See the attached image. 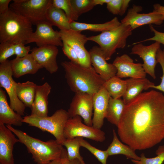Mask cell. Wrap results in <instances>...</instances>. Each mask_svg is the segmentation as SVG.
I'll list each match as a JSON object with an SVG mask.
<instances>
[{"instance_id": "cell-1", "label": "cell", "mask_w": 164, "mask_h": 164, "mask_svg": "<svg viewBox=\"0 0 164 164\" xmlns=\"http://www.w3.org/2000/svg\"><path fill=\"white\" fill-rule=\"evenodd\" d=\"M121 141L136 150L151 148L164 139V95L151 90L126 104L117 126Z\"/></svg>"}, {"instance_id": "cell-2", "label": "cell", "mask_w": 164, "mask_h": 164, "mask_svg": "<svg viewBox=\"0 0 164 164\" xmlns=\"http://www.w3.org/2000/svg\"><path fill=\"white\" fill-rule=\"evenodd\" d=\"M61 65L71 90L75 93H85L94 95L104 86L106 81L92 66L87 67L71 61H64Z\"/></svg>"}, {"instance_id": "cell-3", "label": "cell", "mask_w": 164, "mask_h": 164, "mask_svg": "<svg viewBox=\"0 0 164 164\" xmlns=\"http://www.w3.org/2000/svg\"><path fill=\"white\" fill-rule=\"evenodd\" d=\"M26 147L37 164H49L52 161L61 159L65 149L56 139L46 142L32 137L12 125H6Z\"/></svg>"}, {"instance_id": "cell-4", "label": "cell", "mask_w": 164, "mask_h": 164, "mask_svg": "<svg viewBox=\"0 0 164 164\" xmlns=\"http://www.w3.org/2000/svg\"><path fill=\"white\" fill-rule=\"evenodd\" d=\"M32 23L28 19L9 9L0 14V42L26 45L33 32Z\"/></svg>"}, {"instance_id": "cell-5", "label": "cell", "mask_w": 164, "mask_h": 164, "mask_svg": "<svg viewBox=\"0 0 164 164\" xmlns=\"http://www.w3.org/2000/svg\"><path fill=\"white\" fill-rule=\"evenodd\" d=\"M131 27L124 23L115 29L101 32L94 36L87 37L88 41L97 43L102 50L106 60H110L118 49H123L127 38L132 34Z\"/></svg>"}, {"instance_id": "cell-6", "label": "cell", "mask_w": 164, "mask_h": 164, "mask_svg": "<svg viewBox=\"0 0 164 164\" xmlns=\"http://www.w3.org/2000/svg\"><path fill=\"white\" fill-rule=\"evenodd\" d=\"M69 118L67 111L60 109L50 116L39 117L31 114L25 116L23 118V122L51 133L62 145L65 139L63 135L64 128Z\"/></svg>"}, {"instance_id": "cell-7", "label": "cell", "mask_w": 164, "mask_h": 164, "mask_svg": "<svg viewBox=\"0 0 164 164\" xmlns=\"http://www.w3.org/2000/svg\"><path fill=\"white\" fill-rule=\"evenodd\" d=\"M9 8L29 20L32 25L47 21V10L52 0H13Z\"/></svg>"}, {"instance_id": "cell-8", "label": "cell", "mask_w": 164, "mask_h": 164, "mask_svg": "<svg viewBox=\"0 0 164 164\" xmlns=\"http://www.w3.org/2000/svg\"><path fill=\"white\" fill-rule=\"evenodd\" d=\"M63 135L65 139L80 137L100 142L105 139V134L103 131L83 123L82 118L79 116L68 119L64 128Z\"/></svg>"}, {"instance_id": "cell-9", "label": "cell", "mask_w": 164, "mask_h": 164, "mask_svg": "<svg viewBox=\"0 0 164 164\" xmlns=\"http://www.w3.org/2000/svg\"><path fill=\"white\" fill-rule=\"evenodd\" d=\"M10 60H8L0 64V86L6 91L10 99V106L21 116L24 115L26 106L19 99L16 90V82L13 79Z\"/></svg>"}, {"instance_id": "cell-10", "label": "cell", "mask_w": 164, "mask_h": 164, "mask_svg": "<svg viewBox=\"0 0 164 164\" xmlns=\"http://www.w3.org/2000/svg\"><path fill=\"white\" fill-rule=\"evenodd\" d=\"M59 32L63 42L67 43L76 52L80 64L87 67L92 66L90 53L85 46L88 41L87 37L81 33V31L71 29L68 30H60Z\"/></svg>"}, {"instance_id": "cell-11", "label": "cell", "mask_w": 164, "mask_h": 164, "mask_svg": "<svg viewBox=\"0 0 164 164\" xmlns=\"http://www.w3.org/2000/svg\"><path fill=\"white\" fill-rule=\"evenodd\" d=\"M142 10L141 6L133 5L128 9L121 22L130 26L133 30L147 24L160 25L164 21V16L162 14L153 11L149 13H140Z\"/></svg>"}, {"instance_id": "cell-12", "label": "cell", "mask_w": 164, "mask_h": 164, "mask_svg": "<svg viewBox=\"0 0 164 164\" xmlns=\"http://www.w3.org/2000/svg\"><path fill=\"white\" fill-rule=\"evenodd\" d=\"M93 95L85 93H75L67 111L69 117L79 116L85 124L92 126Z\"/></svg>"}, {"instance_id": "cell-13", "label": "cell", "mask_w": 164, "mask_h": 164, "mask_svg": "<svg viewBox=\"0 0 164 164\" xmlns=\"http://www.w3.org/2000/svg\"><path fill=\"white\" fill-rule=\"evenodd\" d=\"M36 26V30L32 33L26 44L35 43L38 47L45 45L63 46L60 32L54 30L48 22L43 21Z\"/></svg>"}, {"instance_id": "cell-14", "label": "cell", "mask_w": 164, "mask_h": 164, "mask_svg": "<svg viewBox=\"0 0 164 164\" xmlns=\"http://www.w3.org/2000/svg\"><path fill=\"white\" fill-rule=\"evenodd\" d=\"M133 45L130 53L138 55L142 59L143 62L142 66L145 72L155 79V68L158 63L156 54L160 48V44L155 42L148 46L144 45L142 43H134Z\"/></svg>"}, {"instance_id": "cell-15", "label": "cell", "mask_w": 164, "mask_h": 164, "mask_svg": "<svg viewBox=\"0 0 164 164\" xmlns=\"http://www.w3.org/2000/svg\"><path fill=\"white\" fill-rule=\"evenodd\" d=\"M112 64L117 70L116 75L121 78H146V73L142 64L135 63L133 60L127 54L117 56Z\"/></svg>"}, {"instance_id": "cell-16", "label": "cell", "mask_w": 164, "mask_h": 164, "mask_svg": "<svg viewBox=\"0 0 164 164\" xmlns=\"http://www.w3.org/2000/svg\"><path fill=\"white\" fill-rule=\"evenodd\" d=\"M31 52L36 61L50 73H53L58 70L56 58L58 49L57 46L45 45L35 47L31 50Z\"/></svg>"}, {"instance_id": "cell-17", "label": "cell", "mask_w": 164, "mask_h": 164, "mask_svg": "<svg viewBox=\"0 0 164 164\" xmlns=\"http://www.w3.org/2000/svg\"><path fill=\"white\" fill-rule=\"evenodd\" d=\"M15 135L6 125L0 122V164H14V146L19 142Z\"/></svg>"}, {"instance_id": "cell-18", "label": "cell", "mask_w": 164, "mask_h": 164, "mask_svg": "<svg viewBox=\"0 0 164 164\" xmlns=\"http://www.w3.org/2000/svg\"><path fill=\"white\" fill-rule=\"evenodd\" d=\"M91 65L96 72L106 81L116 75L117 70L112 63H107L99 46H94L90 50Z\"/></svg>"}, {"instance_id": "cell-19", "label": "cell", "mask_w": 164, "mask_h": 164, "mask_svg": "<svg viewBox=\"0 0 164 164\" xmlns=\"http://www.w3.org/2000/svg\"><path fill=\"white\" fill-rule=\"evenodd\" d=\"M110 97L104 86L93 95L92 123L95 128L100 129L103 125Z\"/></svg>"}, {"instance_id": "cell-20", "label": "cell", "mask_w": 164, "mask_h": 164, "mask_svg": "<svg viewBox=\"0 0 164 164\" xmlns=\"http://www.w3.org/2000/svg\"><path fill=\"white\" fill-rule=\"evenodd\" d=\"M10 61L13 76L16 78L27 74H34L43 68L31 53L22 57H16Z\"/></svg>"}, {"instance_id": "cell-21", "label": "cell", "mask_w": 164, "mask_h": 164, "mask_svg": "<svg viewBox=\"0 0 164 164\" xmlns=\"http://www.w3.org/2000/svg\"><path fill=\"white\" fill-rule=\"evenodd\" d=\"M51 89L47 82L42 85H37L31 114L39 117L48 116V97Z\"/></svg>"}, {"instance_id": "cell-22", "label": "cell", "mask_w": 164, "mask_h": 164, "mask_svg": "<svg viewBox=\"0 0 164 164\" xmlns=\"http://www.w3.org/2000/svg\"><path fill=\"white\" fill-rule=\"evenodd\" d=\"M23 118L9 105L5 93L0 88V122L6 125H22Z\"/></svg>"}, {"instance_id": "cell-23", "label": "cell", "mask_w": 164, "mask_h": 164, "mask_svg": "<svg viewBox=\"0 0 164 164\" xmlns=\"http://www.w3.org/2000/svg\"><path fill=\"white\" fill-rule=\"evenodd\" d=\"M125 80L126 83V90L122 97V99L125 104L141 94L142 91L152 88L155 85L146 78H130Z\"/></svg>"}, {"instance_id": "cell-24", "label": "cell", "mask_w": 164, "mask_h": 164, "mask_svg": "<svg viewBox=\"0 0 164 164\" xmlns=\"http://www.w3.org/2000/svg\"><path fill=\"white\" fill-rule=\"evenodd\" d=\"M121 22L117 17L104 23L92 24L82 23L73 21L70 23L71 29L74 30L81 32L89 30L101 32L114 29L118 27Z\"/></svg>"}, {"instance_id": "cell-25", "label": "cell", "mask_w": 164, "mask_h": 164, "mask_svg": "<svg viewBox=\"0 0 164 164\" xmlns=\"http://www.w3.org/2000/svg\"><path fill=\"white\" fill-rule=\"evenodd\" d=\"M113 139L106 150L109 156L122 154L128 159L139 160L140 157L135 152V150L128 145L121 143L118 139L115 130H113Z\"/></svg>"}, {"instance_id": "cell-26", "label": "cell", "mask_w": 164, "mask_h": 164, "mask_svg": "<svg viewBox=\"0 0 164 164\" xmlns=\"http://www.w3.org/2000/svg\"><path fill=\"white\" fill-rule=\"evenodd\" d=\"M46 21L52 26H55L60 30L71 29L70 23L64 12L52 4L48 9L46 14Z\"/></svg>"}, {"instance_id": "cell-27", "label": "cell", "mask_w": 164, "mask_h": 164, "mask_svg": "<svg viewBox=\"0 0 164 164\" xmlns=\"http://www.w3.org/2000/svg\"><path fill=\"white\" fill-rule=\"evenodd\" d=\"M37 85L33 82L29 81L16 83L17 97L26 107L31 108L34 100Z\"/></svg>"}, {"instance_id": "cell-28", "label": "cell", "mask_w": 164, "mask_h": 164, "mask_svg": "<svg viewBox=\"0 0 164 164\" xmlns=\"http://www.w3.org/2000/svg\"><path fill=\"white\" fill-rule=\"evenodd\" d=\"M125 104L121 98L114 99L110 97L106 117L108 121L117 127L120 121Z\"/></svg>"}, {"instance_id": "cell-29", "label": "cell", "mask_w": 164, "mask_h": 164, "mask_svg": "<svg viewBox=\"0 0 164 164\" xmlns=\"http://www.w3.org/2000/svg\"><path fill=\"white\" fill-rule=\"evenodd\" d=\"M104 86L110 96L114 99L121 98L126 90V83L125 80L116 75L106 81Z\"/></svg>"}, {"instance_id": "cell-30", "label": "cell", "mask_w": 164, "mask_h": 164, "mask_svg": "<svg viewBox=\"0 0 164 164\" xmlns=\"http://www.w3.org/2000/svg\"><path fill=\"white\" fill-rule=\"evenodd\" d=\"M62 145L64 146L67 149V157L69 159H78L82 164H86L80 153V148L81 146L79 137L65 139Z\"/></svg>"}, {"instance_id": "cell-31", "label": "cell", "mask_w": 164, "mask_h": 164, "mask_svg": "<svg viewBox=\"0 0 164 164\" xmlns=\"http://www.w3.org/2000/svg\"><path fill=\"white\" fill-rule=\"evenodd\" d=\"M52 4L64 12L70 23L75 21L79 17L72 6L70 0H52Z\"/></svg>"}, {"instance_id": "cell-32", "label": "cell", "mask_w": 164, "mask_h": 164, "mask_svg": "<svg viewBox=\"0 0 164 164\" xmlns=\"http://www.w3.org/2000/svg\"><path fill=\"white\" fill-rule=\"evenodd\" d=\"M157 156L153 158H147L142 153L141 155L139 160L132 159L135 164H162L164 161V145L160 146L155 152Z\"/></svg>"}, {"instance_id": "cell-33", "label": "cell", "mask_w": 164, "mask_h": 164, "mask_svg": "<svg viewBox=\"0 0 164 164\" xmlns=\"http://www.w3.org/2000/svg\"><path fill=\"white\" fill-rule=\"evenodd\" d=\"M81 147H84L93 155L102 164H107V159L109 155L107 150H100L91 145L83 138L79 137Z\"/></svg>"}, {"instance_id": "cell-34", "label": "cell", "mask_w": 164, "mask_h": 164, "mask_svg": "<svg viewBox=\"0 0 164 164\" xmlns=\"http://www.w3.org/2000/svg\"><path fill=\"white\" fill-rule=\"evenodd\" d=\"M130 0H110L107 4L109 12L114 15H123L128 9Z\"/></svg>"}, {"instance_id": "cell-35", "label": "cell", "mask_w": 164, "mask_h": 164, "mask_svg": "<svg viewBox=\"0 0 164 164\" xmlns=\"http://www.w3.org/2000/svg\"><path fill=\"white\" fill-rule=\"evenodd\" d=\"M73 9L79 17L92 9L95 6L93 0H70Z\"/></svg>"}, {"instance_id": "cell-36", "label": "cell", "mask_w": 164, "mask_h": 164, "mask_svg": "<svg viewBox=\"0 0 164 164\" xmlns=\"http://www.w3.org/2000/svg\"><path fill=\"white\" fill-rule=\"evenodd\" d=\"M15 44L4 42L0 44V63L8 60V59L15 55Z\"/></svg>"}, {"instance_id": "cell-37", "label": "cell", "mask_w": 164, "mask_h": 164, "mask_svg": "<svg viewBox=\"0 0 164 164\" xmlns=\"http://www.w3.org/2000/svg\"><path fill=\"white\" fill-rule=\"evenodd\" d=\"M156 59L158 63H159L162 67V75L160 77L161 81L160 84L158 85L154 86L152 88H154L164 93V51L161 48L158 50L156 54Z\"/></svg>"}, {"instance_id": "cell-38", "label": "cell", "mask_w": 164, "mask_h": 164, "mask_svg": "<svg viewBox=\"0 0 164 164\" xmlns=\"http://www.w3.org/2000/svg\"><path fill=\"white\" fill-rule=\"evenodd\" d=\"M62 50L64 54L70 60V61L80 64L78 57L75 51L64 42H63Z\"/></svg>"}, {"instance_id": "cell-39", "label": "cell", "mask_w": 164, "mask_h": 164, "mask_svg": "<svg viewBox=\"0 0 164 164\" xmlns=\"http://www.w3.org/2000/svg\"><path fill=\"white\" fill-rule=\"evenodd\" d=\"M150 28L151 30L154 33L153 36L138 42L135 43H142L149 41H154L164 45V32H162L157 30L152 26H150ZM163 50L164 51V49Z\"/></svg>"}, {"instance_id": "cell-40", "label": "cell", "mask_w": 164, "mask_h": 164, "mask_svg": "<svg viewBox=\"0 0 164 164\" xmlns=\"http://www.w3.org/2000/svg\"><path fill=\"white\" fill-rule=\"evenodd\" d=\"M31 46H26L22 43L15 44V55L16 57H22L29 54L31 52Z\"/></svg>"}, {"instance_id": "cell-41", "label": "cell", "mask_w": 164, "mask_h": 164, "mask_svg": "<svg viewBox=\"0 0 164 164\" xmlns=\"http://www.w3.org/2000/svg\"><path fill=\"white\" fill-rule=\"evenodd\" d=\"M62 164H82L78 159L70 160L67 157V151L65 149L61 158Z\"/></svg>"}, {"instance_id": "cell-42", "label": "cell", "mask_w": 164, "mask_h": 164, "mask_svg": "<svg viewBox=\"0 0 164 164\" xmlns=\"http://www.w3.org/2000/svg\"><path fill=\"white\" fill-rule=\"evenodd\" d=\"M11 0H0V14L7 12L9 9V6Z\"/></svg>"}, {"instance_id": "cell-43", "label": "cell", "mask_w": 164, "mask_h": 164, "mask_svg": "<svg viewBox=\"0 0 164 164\" xmlns=\"http://www.w3.org/2000/svg\"><path fill=\"white\" fill-rule=\"evenodd\" d=\"M153 11L162 14L164 16V6L159 4H155L153 5Z\"/></svg>"}, {"instance_id": "cell-44", "label": "cell", "mask_w": 164, "mask_h": 164, "mask_svg": "<svg viewBox=\"0 0 164 164\" xmlns=\"http://www.w3.org/2000/svg\"><path fill=\"white\" fill-rule=\"evenodd\" d=\"M110 0H93L94 3L96 6L97 5H102L104 4H107Z\"/></svg>"}, {"instance_id": "cell-45", "label": "cell", "mask_w": 164, "mask_h": 164, "mask_svg": "<svg viewBox=\"0 0 164 164\" xmlns=\"http://www.w3.org/2000/svg\"><path fill=\"white\" fill-rule=\"evenodd\" d=\"M49 164H62L61 159L52 161Z\"/></svg>"}]
</instances>
